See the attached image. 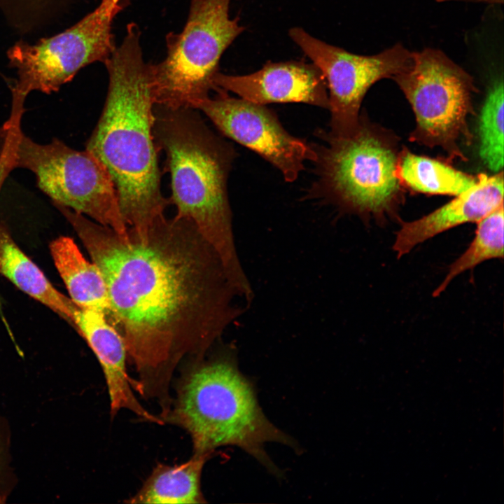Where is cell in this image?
<instances>
[{
	"mask_svg": "<svg viewBox=\"0 0 504 504\" xmlns=\"http://www.w3.org/2000/svg\"><path fill=\"white\" fill-rule=\"evenodd\" d=\"M176 391L169 409L160 417L190 435L194 454L211 456L219 447H237L281 477L266 444L276 442L300 450L296 441L263 412L252 382L239 368L234 346L190 360Z\"/></svg>",
	"mask_w": 504,
	"mask_h": 504,
	"instance_id": "obj_4",
	"label": "cell"
},
{
	"mask_svg": "<svg viewBox=\"0 0 504 504\" xmlns=\"http://www.w3.org/2000/svg\"><path fill=\"white\" fill-rule=\"evenodd\" d=\"M231 0H190L186 24L166 36L167 55L150 63L154 104L196 108L216 91L214 77L225 50L245 29L230 18Z\"/></svg>",
	"mask_w": 504,
	"mask_h": 504,
	"instance_id": "obj_7",
	"label": "cell"
},
{
	"mask_svg": "<svg viewBox=\"0 0 504 504\" xmlns=\"http://www.w3.org/2000/svg\"><path fill=\"white\" fill-rule=\"evenodd\" d=\"M502 204L503 171L493 176L480 174L471 188L449 202L420 218L403 222L392 248L400 259L440 233L462 224L478 223Z\"/></svg>",
	"mask_w": 504,
	"mask_h": 504,
	"instance_id": "obj_14",
	"label": "cell"
},
{
	"mask_svg": "<svg viewBox=\"0 0 504 504\" xmlns=\"http://www.w3.org/2000/svg\"><path fill=\"white\" fill-rule=\"evenodd\" d=\"M0 274L22 291L71 322L74 302L52 285L2 225H0Z\"/></svg>",
	"mask_w": 504,
	"mask_h": 504,
	"instance_id": "obj_17",
	"label": "cell"
},
{
	"mask_svg": "<svg viewBox=\"0 0 504 504\" xmlns=\"http://www.w3.org/2000/svg\"><path fill=\"white\" fill-rule=\"evenodd\" d=\"M23 109L11 108L0 127V152L15 168L34 174L38 188L55 204L127 236L115 188L105 167L87 150L80 151L55 139L38 144L21 130Z\"/></svg>",
	"mask_w": 504,
	"mask_h": 504,
	"instance_id": "obj_6",
	"label": "cell"
},
{
	"mask_svg": "<svg viewBox=\"0 0 504 504\" xmlns=\"http://www.w3.org/2000/svg\"><path fill=\"white\" fill-rule=\"evenodd\" d=\"M401 183L414 191L456 196L471 188L477 176L462 172L447 162L403 150L397 164Z\"/></svg>",
	"mask_w": 504,
	"mask_h": 504,
	"instance_id": "obj_18",
	"label": "cell"
},
{
	"mask_svg": "<svg viewBox=\"0 0 504 504\" xmlns=\"http://www.w3.org/2000/svg\"><path fill=\"white\" fill-rule=\"evenodd\" d=\"M70 323L86 341L102 367L111 415L113 416L125 409L146 421L164 424L160 416L149 412L135 397L132 389L134 380L127 372V354L124 341L106 315L74 303Z\"/></svg>",
	"mask_w": 504,
	"mask_h": 504,
	"instance_id": "obj_13",
	"label": "cell"
},
{
	"mask_svg": "<svg viewBox=\"0 0 504 504\" xmlns=\"http://www.w3.org/2000/svg\"><path fill=\"white\" fill-rule=\"evenodd\" d=\"M193 109L153 106V136L159 151L165 153L171 176L169 203L176 207L175 216L192 222L220 257L234 287L248 296L253 288L238 255L227 190L235 150Z\"/></svg>",
	"mask_w": 504,
	"mask_h": 504,
	"instance_id": "obj_3",
	"label": "cell"
},
{
	"mask_svg": "<svg viewBox=\"0 0 504 504\" xmlns=\"http://www.w3.org/2000/svg\"><path fill=\"white\" fill-rule=\"evenodd\" d=\"M50 250L71 300L78 306L102 312L107 317L110 300L106 284L97 265L89 262L69 237L52 241Z\"/></svg>",
	"mask_w": 504,
	"mask_h": 504,
	"instance_id": "obj_15",
	"label": "cell"
},
{
	"mask_svg": "<svg viewBox=\"0 0 504 504\" xmlns=\"http://www.w3.org/2000/svg\"><path fill=\"white\" fill-rule=\"evenodd\" d=\"M503 81L489 86L478 122L479 155L485 166L498 173L503 167Z\"/></svg>",
	"mask_w": 504,
	"mask_h": 504,
	"instance_id": "obj_20",
	"label": "cell"
},
{
	"mask_svg": "<svg viewBox=\"0 0 504 504\" xmlns=\"http://www.w3.org/2000/svg\"><path fill=\"white\" fill-rule=\"evenodd\" d=\"M216 91L232 92L241 99L259 104L304 103L328 108L325 78L312 62H266L253 73L233 76L219 71L214 77Z\"/></svg>",
	"mask_w": 504,
	"mask_h": 504,
	"instance_id": "obj_12",
	"label": "cell"
},
{
	"mask_svg": "<svg viewBox=\"0 0 504 504\" xmlns=\"http://www.w3.org/2000/svg\"><path fill=\"white\" fill-rule=\"evenodd\" d=\"M503 204L477 223L475 237L467 249L449 266L448 272L433 293L438 297L449 284L463 272L484 261L503 259L504 255Z\"/></svg>",
	"mask_w": 504,
	"mask_h": 504,
	"instance_id": "obj_19",
	"label": "cell"
},
{
	"mask_svg": "<svg viewBox=\"0 0 504 504\" xmlns=\"http://www.w3.org/2000/svg\"><path fill=\"white\" fill-rule=\"evenodd\" d=\"M13 169V167L8 155L0 152V192L6 178Z\"/></svg>",
	"mask_w": 504,
	"mask_h": 504,
	"instance_id": "obj_22",
	"label": "cell"
},
{
	"mask_svg": "<svg viewBox=\"0 0 504 504\" xmlns=\"http://www.w3.org/2000/svg\"><path fill=\"white\" fill-rule=\"evenodd\" d=\"M55 207L104 279L111 307L106 318L138 374L132 388L166 411L176 368L211 351L245 312L246 305L237 302L243 298L218 255L187 218L164 214L145 237L129 227L125 237L67 207Z\"/></svg>",
	"mask_w": 504,
	"mask_h": 504,
	"instance_id": "obj_1",
	"label": "cell"
},
{
	"mask_svg": "<svg viewBox=\"0 0 504 504\" xmlns=\"http://www.w3.org/2000/svg\"><path fill=\"white\" fill-rule=\"evenodd\" d=\"M9 451L8 430L4 421L0 417V502L10 493L13 483Z\"/></svg>",
	"mask_w": 504,
	"mask_h": 504,
	"instance_id": "obj_21",
	"label": "cell"
},
{
	"mask_svg": "<svg viewBox=\"0 0 504 504\" xmlns=\"http://www.w3.org/2000/svg\"><path fill=\"white\" fill-rule=\"evenodd\" d=\"M393 80L415 115L410 139L465 160L458 141L470 139L467 118L476 90L471 76L441 50L427 48L414 52L412 66Z\"/></svg>",
	"mask_w": 504,
	"mask_h": 504,
	"instance_id": "obj_9",
	"label": "cell"
},
{
	"mask_svg": "<svg viewBox=\"0 0 504 504\" xmlns=\"http://www.w3.org/2000/svg\"><path fill=\"white\" fill-rule=\"evenodd\" d=\"M214 97L200 102L202 111L218 130L272 164L284 179L293 182L307 160L315 161L313 146L289 134L276 114L262 104L230 97L218 88Z\"/></svg>",
	"mask_w": 504,
	"mask_h": 504,
	"instance_id": "obj_11",
	"label": "cell"
},
{
	"mask_svg": "<svg viewBox=\"0 0 504 504\" xmlns=\"http://www.w3.org/2000/svg\"><path fill=\"white\" fill-rule=\"evenodd\" d=\"M209 455L192 454L174 465L158 464L128 503L195 504L206 502L201 479Z\"/></svg>",
	"mask_w": 504,
	"mask_h": 504,
	"instance_id": "obj_16",
	"label": "cell"
},
{
	"mask_svg": "<svg viewBox=\"0 0 504 504\" xmlns=\"http://www.w3.org/2000/svg\"><path fill=\"white\" fill-rule=\"evenodd\" d=\"M124 6L125 0H101L93 11L64 31L34 44L11 46L8 59L17 74L12 103L23 104L33 91L56 92L83 67L104 63L116 48L112 24Z\"/></svg>",
	"mask_w": 504,
	"mask_h": 504,
	"instance_id": "obj_8",
	"label": "cell"
},
{
	"mask_svg": "<svg viewBox=\"0 0 504 504\" xmlns=\"http://www.w3.org/2000/svg\"><path fill=\"white\" fill-rule=\"evenodd\" d=\"M318 134L325 141L314 147L318 197L363 220L373 218L382 224L396 216L402 190L392 141L363 117L349 136Z\"/></svg>",
	"mask_w": 504,
	"mask_h": 504,
	"instance_id": "obj_5",
	"label": "cell"
},
{
	"mask_svg": "<svg viewBox=\"0 0 504 504\" xmlns=\"http://www.w3.org/2000/svg\"><path fill=\"white\" fill-rule=\"evenodd\" d=\"M298 46L323 74L328 89L332 136H349L359 124V110L366 92L378 80L393 79L412 64L414 52L400 43L372 55H360L327 43L301 27L288 31Z\"/></svg>",
	"mask_w": 504,
	"mask_h": 504,
	"instance_id": "obj_10",
	"label": "cell"
},
{
	"mask_svg": "<svg viewBox=\"0 0 504 504\" xmlns=\"http://www.w3.org/2000/svg\"><path fill=\"white\" fill-rule=\"evenodd\" d=\"M17 1V0H16ZM20 1L22 2V4L25 6V4H27V6H30V8H41L43 6H45L46 4L49 3L50 0H19Z\"/></svg>",
	"mask_w": 504,
	"mask_h": 504,
	"instance_id": "obj_23",
	"label": "cell"
},
{
	"mask_svg": "<svg viewBox=\"0 0 504 504\" xmlns=\"http://www.w3.org/2000/svg\"><path fill=\"white\" fill-rule=\"evenodd\" d=\"M104 64L106 99L85 150L105 167L126 225L143 238L170 203L160 188L150 63L144 59L135 23L127 25L121 43Z\"/></svg>",
	"mask_w": 504,
	"mask_h": 504,
	"instance_id": "obj_2",
	"label": "cell"
}]
</instances>
